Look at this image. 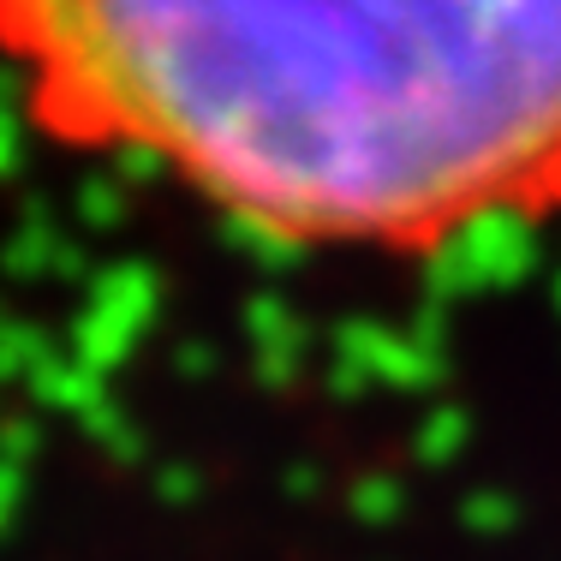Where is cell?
<instances>
[{
	"label": "cell",
	"mask_w": 561,
	"mask_h": 561,
	"mask_svg": "<svg viewBox=\"0 0 561 561\" xmlns=\"http://www.w3.org/2000/svg\"><path fill=\"white\" fill-rule=\"evenodd\" d=\"M24 126L287 251L561 221V0H0Z\"/></svg>",
	"instance_id": "obj_1"
}]
</instances>
